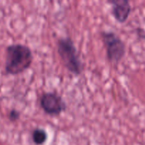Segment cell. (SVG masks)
Listing matches in <instances>:
<instances>
[{
	"label": "cell",
	"mask_w": 145,
	"mask_h": 145,
	"mask_svg": "<svg viewBox=\"0 0 145 145\" xmlns=\"http://www.w3.org/2000/svg\"><path fill=\"white\" fill-rule=\"evenodd\" d=\"M57 49L65 68L74 76L80 75L83 72L84 64L72 38L69 37L59 38L57 42Z\"/></svg>",
	"instance_id": "obj_2"
},
{
	"label": "cell",
	"mask_w": 145,
	"mask_h": 145,
	"mask_svg": "<svg viewBox=\"0 0 145 145\" xmlns=\"http://www.w3.org/2000/svg\"><path fill=\"white\" fill-rule=\"evenodd\" d=\"M20 117H21V113L14 108L11 109L8 114V120L12 122V123L16 122L17 120H19Z\"/></svg>",
	"instance_id": "obj_7"
},
{
	"label": "cell",
	"mask_w": 145,
	"mask_h": 145,
	"mask_svg": "<svg viewBox=\"0 0 145 145\" xmlns=\"http://www.w3.org/2000/svg\"><path fill=\"white\" fill-rule=\"evenodd\" d=\"M108 3L111 5L112 15L118 22L123 24L128 19L132 8L127 0H111Z\"/></svg>",
	"instance_id": "obj_5"
},
{
	"label": "cell",
	"mask_w": 145,
	"mask_h": 145,
	"mask_svg": "<svg viewBox=\"0 0 145 145\" xmlns=\"http://www.w3.org/2000/svg\"><path fill=\"white\" fill-rule=\"evenodd\" d=\"M32 140L34 144L42 145L48 140V133L42 128H35L32 132Z\"/></svg>",
	"instance_id": "obj_6"
},
{
	"label": "cell",
	"mask_w": 145,
	"mask_h": 145,
	"mask_svg": "<svg viewBox=\"0 0 145 145\" xmlns=\"http://www.w3.org/2000/svg\"><path fill=\"white\" fill-rule=\"evenodd\" d=\"M40 106L46 114L59 116L67 109V103L62 96L55 92H45L40 99Z\"/></svg>",
	"instance_id": "obj_4"
},
{
	"label": "cell",
	"mask_w": 145,
	"mask_h": 145,
	"mask_svg": "<svg viewBox=\"0 0 145 145\" xmlns=\"http://www.w3.org/2000/svg\"><path fill=\"white\" fill-rule=\"evenodd\" d=\"M33 56L31 48L21 43L8 45L6 48L5 72L7 74L23 73L32 65Z\"/></svg>",
	"instance_id": "obj_1"
},
{
	"label": "cell",
	"mask_w": 145,
	"mask_h": 145,
	"mask_svg": "<svg viewBox=\"0 0 145 145\" xmlns=\"http://www.w3.org/2000/svg\"><path fill=\"white\" fill-rule=\"evenodd\" d=\"M101 36L108 61L113 64H118L126 53V45L124 41L113 31H103L101 33Z\"/></svg>",
	"instance_id": "obj_3"
}]
</instances>
